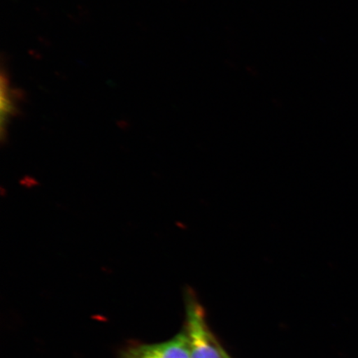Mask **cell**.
I'll list each match as a JSON object with an SVG mask.
<instances>
[{
  "instance_id": "3957f363",
  "label": "cell",
  "mask_w": 358,
  "mask_h": 358,
  "mask_svg": "<svg viewBox=\"0 0 358 358\" xmlns=\"http://www.w3.org/2000/svg\"><path fill=\"white\" fill-rule=\"evenodd\" d=\"M20 97L19 93L15 92L8 84L7 78L4 75L1 78V136L3 141V136L6 134V128L13 116L17 113L19 108Z\"/></svg>"
},
{
  "instance_id": "6da1fadb",
  "label": "cell",
  "mask_w": 358,
  "mask_h": 358,
  "mask_svg": "<svg viewBox=\"0 0 358 358\" xmlns=\"http://www.w3.org/2000/svg\"><path fill=\"white\" fill-rule=\"evenodd\" d=\"M185 329L190 358H224L225 349L210 329L203 304L194 289H185Z\"/></svg>"
},
{
  "instance_id": "277c9868",
  "label": "cell",
  "mask_w": 358,
  "mask_h": 358,
  "mask_svg": "<svg viewBox=\"0 0 358 358\" xmlns=\"http://www.w3.org/2000/svg\"><path fill=\"white\" fill-rule=\"evenodd\" d=\"M224 358H231V357L229 355H228L227 351H225V353H224Z\"/></svg>"
},
{
  "instance_id": "7a4b0ae2",
  "label": "cell",
  "mask_w": 358,
  "mask_h": 358,
  "mask_svg": "<svg viewBox=\"0 0 358 358\" xmlns=\"http://www.w3.org/2000/svg\"><path fill=\"white\" fill-rule=\"evenodd\" d=\"M119 358H190L185 331L181 330L162 343L129 345L120 352Z\"/></svg>"
}]
</instances>
